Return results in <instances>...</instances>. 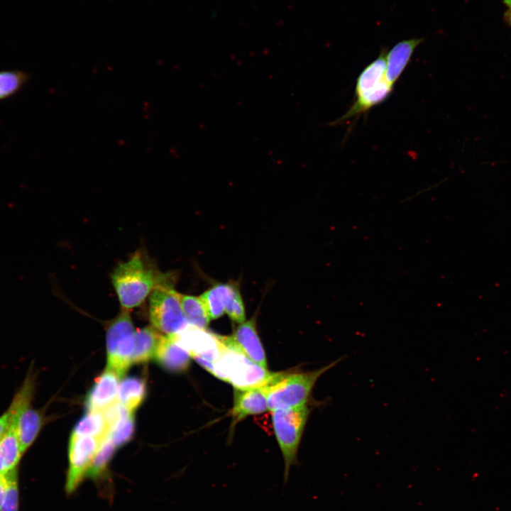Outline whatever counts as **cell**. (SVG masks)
<instances>
[{"mask_svg":"<svg viewBox=\"0 0 511 511\" xmlns=\"http://www.w3.org/2000/svg\"><path fill=\"white\" fill-rule=\"evenodd\" d=\"M505 5L507 7V10L505 13V18L511 26V0H503Z\"/></svg>","mask_w":511,"mask_h":511,"instance_id":"obj_28","label":"cell"},{"mask_svg":"<svg viewBox=\"0 0 511 511\" xmlns=\"http://www.w3.org/2000/svg\"><path fill=\"white\" fill-rule=\"evenodd\" d=\"M7 488V478L6 474H0V508L1 507L6 490Z\"/></svg>","mask_w":511,"mask_h":511,"instance_id":"obj_27","label":"cell"},{"mask_svg":"<svg viewBox=\"0 0 511 511\" xmlns=\"http://www.w3.org/2000/svg\"><path fill=\"white\" fill-rule=\"evenodd\" d=\"M146 391V383L143 378L126 377L119 383L118 401L130 412L134 413L144 400Z\"/></svg>","mask_w":511,"mask_h":511,"instance_id":"obj_18","label":"cell"},{"mask_svg":"<svg viewBox=\"0 0 511 511\" xmlns=\"http://www.w3.org/2000/svg\"><path fill=\"white\" fill-rule=\"evenodd\" d=\"M307 405L272 411V422L284 461V483H287L290 469L297 462V451L309 415Z\"/></svg>","mask_w":511,"mask_h":511,"instance_id":"obj_5","label":"cell"},{"mask_svg":"<svg viewBox=\"0 0 511 511\" xmlns=\"http://www.w3.org/2000/svg\"><path fill=\"white\" fill-rule=\"evenodd\" d=\"M175 336L192 358L214 362L220 356L223 347L221 336L190 325Z\"/></svg>","mask_w":511,"mask_h":511,"instance_id":"obj_10","label":"cell"},{"mask_svg":"<svg viewBox=\"0 0 511 511\" xmlns=\"http://www.w3.org/2000/svg\"><path fill=\"white\" fill-rule=\"evenodd\" d=\"M119 377L109 368L95 380L86 396L87 412H102L118 401Z\"/></svg>","mask_w":511,"mask_h":511,"instance_id":"obj_11","label":"cell"},{"mask_svg":"<svg viewBox=\"0 0 511 511\" xmlns=\"http://www.w3.org/2000/svg\"><path fill=\"white\" fill-rule=\"evenodd\" d=\"M162 333L153 326H147L135 332L133 363H145L155 358L163 339Z\"/></svg>","mask_w":511,"mask_h":511,"instance_id":"obj_17","label":"cell"},{"mask_svg":"<svg viewBox=\"0 0 511 511\" xmlns=\"http://www.w3.org/2000/svg\"><path fill=\"white\" fill-rule=\"evenodd\" d=\"M424 38H411L400 41L386 54L385 77L392 85L409 64L411 57Z\"/></svg>","mask_w":511,"mask_h":511,"instance_id":"obj_15","label":"cell"},{"mask_svg":"<svg viewBox=\"0 0 511 511\" xmlns=\"http://www.w3.org/2000/svg\"><path fill=\"white\" fill-rule=\"evenodd\" d=\"M386 54V50H382L377 58L362 70L356 80L353 104L331 125L336 126L361 115L383 103L390 95L394 85L385 77Z\"/></svg>","mask_w":511,"mask_h":511,"instance_id":"obj_3","label":"cell"},{"mask_svg":"<svg viewBox=\"0 0 511 511\" xmlns=\"http://www.w3.org/2000/svg\"><path fill=\"white\" fill-rule=\"evenodd\" d=\"M339 358L329 365L310 372L294 373H279L269 384L267 397L268 410L296 408L306 405L312 390L318 378L339 363Z\"/></svg>","mask_w":511,"mask_h":511,"instance_id":"obj_4","label":"cell"},{"mask_svg":"<svg viewBox=\"0 0 511 511\" xmlns=\"http://www.w3.org/2000/svg\"><path fill=\"white\" fill-rule=\"evenodd\" d=\"M7 478V488L0 511H18V488L17 470L5 473Z\"/></svg>","mask_w":511,"mask_h":511,"instance_id":"obj_25","label":"cell"},{"mask_svg":"<svg viewBox=\"0 0 511 511\" xmlns=\"http://www.w3.org/2000/svg\"><path fill=\"white\" fill-rule=\"evenodd\" d=\"M108 435L103 439L92 462L87 477L94 480H102L107 476L109 463L116 450Z\"/></svg>","mask_w":511,"mask_h":511,"instance_id":"obj_22","label":"cell"},{"mask_svg":"<svg viewBox=\"0 0 511 511\" xmlns=\"http://www.w3.org/2000/svg\"><path fill=\"white\" fill-rule=\"evenodd\" d=\"M155 358L165 370L179 373L188 368L191 356L177 342L175 335H166L163 336Z\"/></svg>","mask_w":511,"mask_h":511,"instance_id":"obj_14","label":"cell"},{"mask_svg":"<svg viewBox=\"0 0 511 511\" xmlns=\"http://www.w3.org/2000/svg\"><path fill=\"white\" fill-rule=\"evenodd\" d=\"M223 347L212 362L211 374L231 384L234 389L248 390L272 383L279 373L270 372L249 359L233 344L230 336H221Z\"/></svg>","mask_w":511,"mask_h":511,"instance_id":"obj_2","label":"cell"},{"mask_svg":"<svg viewBox=\"0 0 511 511\" xmlns=\"http://www.w3.org/2000/svg\"><path fill=\"white\" fill-rule=\"evenodd\" d=\"M238 290L237 284L219 283L200 295L211 319L224 315L226 308Z\"/></svg>","mask_w":511,"mask_h":511,"instance_id":"obj_16","label":"cell"},{"mask_svg":"<svg viewBox=\"0 0 511 511\" xmlns=\"http://www.w3.org/2000/svg\"><path fill=\"white\" fill-rule=\"evenodd\" d=\"M109 428L103 412H87L77 423L71 434L75 436H93L104 439Z\"/></svg>","mask_w":511,"mask_h":511,"instance_id":"obj_20","label":"cell"},{"mask_svg":"<svg viewBox=\"0 0 511 511\" xmlns=\"http://www.w3.org/2000/svg\"><path fill=\"white\" fill-rule=\"evenodd\" d=\"M23 454L16 432L10 426L0 439V474L16 469Z\"/></svg>","mask_w":511,"mask_h":511,"instance_id":"obj_19","label":"cell"},{"mask_svg":"<svg viewBox=\"0 0 511 511\" xmlns=\"http://www.w3.org/2000/svg\"><path fill=\"white\" fill-rule=\"evenodd\" d=\"M30 75L21 70H0V101L16 95L27 84Z\"/></svg>","mask_w":511,"mask_h":511,"instance_id":"obj_23","label":"cell"},{"mask_svg":"<svg viewBox=\"0 0 511 511\" xmlns=\"http://www.w3.org/2000/svg\"><path fill=\"white\" fill-rule=\"evenodd\" d=\"M134 413L130 414L119 421L109 431L108 437L116 448L128 442L134 432Z\"/></svg>","mask_w":511,"mask_h":511,"instance_id":"obj_24","label":"cell"},{"mask_svg":"<svg viewBox=\"0 0 511 511\" xmlns=\"http://www.w3.org/2000/svg\"><path fill=\"white\" fill-rule=\"evenodd\" d=\"M104 439L71 435L68 446V470L65 483L67 494L75 492L84 479Z\"/></svg>","mask_w":511,"mask_h":511,"instance_id":"obj_9","label":"cell"},{"mask_svg":"<svg viewBox=\"0 0 511 511\" xmlns=\"http://www.w3.org/2000/svg\"><path fill=\"white\" fill-rule=\"evenodd\" d=\"M135 332L129 311L123 309L107 326L106 368L119 378L126 373L133 363Z\"/></svg>","mask_w":511,"mask_h":511,"instance_id":"obj_7","label":"cell"},{"mask_svg":"<svg viewBox=\"0 0 511 511\" xmlns=\"http://www.w3.org/2000/svg\"><path fill=\"white\" fill-rule=\"evenodd\" d=\"M34 388L33 375H28L7 410L23 453L33 444L45 421L43 413L31 406Z\"/></svg>","mask_w":511,"mask_h":511,"instance_id":"obj_6","label":"cell"},{"mask_svg":"<svg viewBox=\"0 0 511 511\" xmlns=\"http://www.w3.org/2000/svg\"><path fill=\"white\" fill-rule=\"evenodd\" d=\"M268 385L248 390L234 389L233 421L235 423L247 416L263 413L268 410L267 397Z\"/></svg>","mask_w":511,"mask_h":511,"instance_id":"obj_12","label":"cell"},{"mask_svg":"<svg viewBox=\"0 0 511 511\" xmlns=\"http://www.w3.org/2000/svg\"><path fill=\"white\" fill-rule=\"evenodd\" d=\"M230 337L236 346L249 359L267 368L265 351L256 330L254 317L241 323Z\"/></svg>","mask_w":511,"mask_h":511,"instance_id":"obj_13","label":"cell"},{"mask_svg":"<svg viewBox=\"0 0 511 511\" xmlns=\"http://www.w3.org/2000/svg\"><path fill=\"white\" fill-rule=\"evenodd\" d=\"M175 279V273H163L153 267L140 251L119 263L111 275L121 309L128 311L138 307L155 289L174 285Z\"/></svg>","mask_w":511,"mask_h":511,"instance_id":"obj_1","label":"cell"},{"mask_svg":"<svg viewBox=\"0 0 511 511\" xmlns=\"http://www.w3.org/2000/svg\"><path fill=\"white\" fill-rule=\"evenodd\" d=\"M11 425V419L9 412L6 410L0 416V439L9 430Z\"/></svg>","mask_w":511,"mask_h":511,"instance_id":"obj_26","label":"cell"},{"mask_svg":"<svg viewBox=\"0 0 511 511\" xmlns=\"http://www.w3.org/2000/svg\"><path fill=\"white\" fill-rule=\"evenodd\" d=\"M179 297L189 325L205 329L211 319L200 296L179 293Z\"/></svg>","mask_w":511,"mask_h":511,"instance_id":"obj_21","label":"cell"},{"mask_svg":"<svg viewBox=\"0 0 511 511\" xmlns=\"http://www.w3.org/2000/svg\"><path fill=\"white\" fill-rule=\"evenodd\" d=\"M149 317L152 326L166 335L177 334L189 326L174 285L161 286L150 293Z\"/></svg>","mask_w":511,"mask_h":511,"instance_id":"obj_8","label":"cell"}]
</instances>
